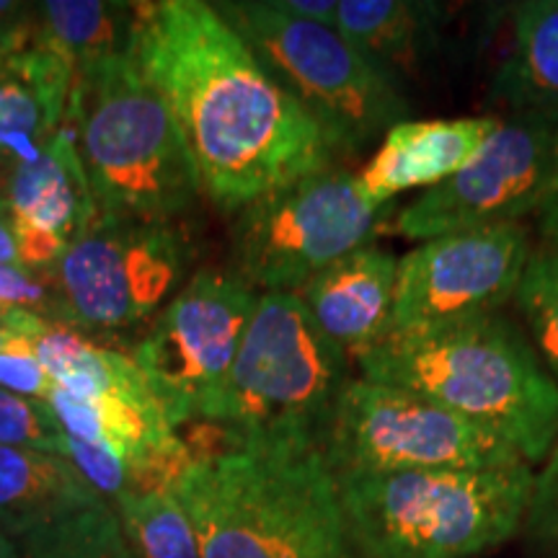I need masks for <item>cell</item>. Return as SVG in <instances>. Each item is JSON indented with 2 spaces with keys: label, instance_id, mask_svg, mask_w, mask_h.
Masks as SVG:
<instances>
[{
  "label": "cell",
  "instance_id": "e0dca14e",
  "mask_svg": "<svg viewBox=\"0 0 558 558\" xmlns=\"http://www.w3.org/2000/svg\"><path fill=\"white\" fill-rule=\"evenodd\" d=\"M399 259L380 246H362L311 279L295 295L333 344L357 360L393 329Z\"/></svg>",
  "mask_w": 558,
  "mask_h": 558
},
{
  "label": "cell",
  "instance_id": "836d02e7",
  "mask_svg": "<svg viewBox=\"0 0 558 558\" xmlns=\"http://www.w3.org/2000/svg\"><path fill=\"white\" fill-rule=\"evenodd\" d=\"M0 558H19V543L0 533Z\"/></svg>",
  "mask_w": 558,
  "mask_h": 558
},
{
  "label": "cell",
  "instance_id": "d4e9b609",
  "mask_svg": "<svg viewBox=\"0 0 558 558\" xmlns=\"http://www.w3.org/2000/svg\"><path fill=\"white\" fill-rule=\"evenodd\" d=\"M65 437L50 403L0 388V445L62 456Z\"/></svg>",
  "mask_w": 558,
  "mask_h": 558
},
{
  "label": "cell",
  "instance_id": "4fadbf2b",
  "mask_svg": "<svg viewBox=\"0 0 558 558\" xmlns=\"http://www.w3.org/2000/svg\"><path fill=\"white\" fill-rule=\"evenodd\" d=\"M530 251L522 222L422 241L399 259L390 333H418L497 313L514 300Z\"/></svg>",
  "mask_w": 558,
  "mask_h": 558
},
{
  "label": "cell",
  "instance_id": "44dd1931",
  "mask_svg": "<svg viewBox=\"0 0 558 558\" xmlns=\"http://www.w3.org/2000/svg\"><path fill=\"white\" fill-rule=\"evenodd\" d=\"M37 19L54 47L73 62L75 73L90 62L128 52L130 3L99 0H47L37 5Z\"/></svg>",
  "mask_w": 558,
  "mask_h": 558
},
{
  "label": "cell",
  "instance_id": "9a60e30c",
  "mask_svg": "<svg viewBox=\"0 0 558 558\" xmlns=\"http://www.w3.org/2000/svg\"><path fill=\"white\" fill-rule=\"evenodd\" d=\"M0 202L16 239L19 264L29 271L52 269L88 233L96 207L68 124L37 160L11 173Z\"/></svg>",
  "mask_w": 558,
  "mask_h": 558
},
{
  "label": "cell",
  "instance_id": "7a4b0ae2",
  "mask_svg": "<svg viewBox=\"0 0 558 558\" xmlns=\"http://www.w3.org/2000/svg\"><path fill=\"white\" fill-rule=\"evenodd\" d=\"M181 439L192 463L173 497L199 558H360L316 439L239 437L207 422Z\"/></svg>",
  "mask_w": 558,
  "mask_h": 558
},
{
  "label": "cell",
  "instance_id": "5b68a950",
  "mask_svg": "<svg viewBox=\"0 0 558 558\" xmlns=\"http://www.w3.org/2000/svg\"><path fill=\"white\" fill-rule=\"evenodd\" d=\"M533 465L337 478L360 558H473L518 535Z\"/></svg>",
  "mask_w": 558,
  "mask_h": 558
},
{
  "label": "cell",
  "instance_id": "3957f363",
  "mask_svg": "<svg viewBox=\"0 0 558 558\" xmlns=\"http://www.w3.org/2000/svg\"><path fill=\"white\" fill-rule=\"evenodd\" d=\"M360 378L427 396L505 437L530 465L558 442V383L505 316L388 333L354 360Z\"/></svg>",
  "mask_w": 558,
  "mask_h": 558
},
{
  "label": "cell",
  "instance_id": "ba28073f",
  "mask_svg": "<svg viewBox=\"0 0 558 558\" xmlns=\"http://www.w3.org/2000/svg\"><path fill=\"white\" fill-rule=\"evenodd\" d=\"M320 450L333 478L525 463L497 432L414 390L365 378L341 390Z\"/></svg>",
  "mask_w": 558,
  "mask_h": 558
},
{
  "label": "cell",
  "instance_id": "4316f807",
  "mask_svg": "<svg viewBox=\"0 0 558 558\" xmlns=\"http://www.w3.org/2000/svg\"><path fill=\"white\" fill-rule=\"evenodd\" d=\"M68 435V432H65ZM70 463L78 469L90 486L101 494L104 499H117L120 494L128 492L130 486V473L128 465L120 458L111 456L109 450L94 448V445L81 442L75 437H65V450H62Z\"/></svg>",
  "mask_w": 558,
  "mask_h": 558
},
{
  "label": "cell",
  "instance_id": "7c38bea8",
  "mask_svg": "<svg viewBox=\"0 0 558 558\" xmlns=\"http://www.w3.org/2000/svg\"><path fill=\"white\" fill-rule=\"evenodd\" d=\"M558 181V117H509L463 171L422 192L393 218L396 235L429 241L538 213Z\"/></svg>",
  "mask_w": 558,
  "mask_h": 558
},
{
  "label": "cell",
  "instance_id": "484cf974",
  "mask_svg": "<svg viewBox=\"0 0 558 558\" xmlns=\"http://www.w3.org/2000/svg\"><path fill=\"white\" fill-rule=\"evenodd\" d=\"M522 530L543 546L558 548V442L535 473Z\"/></svg>",
  "mask_w": 558,
  "mask_h": 558
},
{
  "label": "cell",
  "instance_id": "83f0119b",
  "mask_svg": "<svg viewBox=\"0 0 558 558\" xmlns=\"http://www.w3.org/2000/svg\"><path fill=\"white\" fill-rule=\"evenodd\" d=\"M32 311L37 316L54 320V295L50 282H41L29 269L0 264V313Z\"/></svg>",
  "mask_w": 558,
  "mask_h": 558
},
{
  "label": "cell",
  "instance_id": "7402d4cb",
  "mask_svg": "<svg viewBox=\"0 0 558 558\" xmlns=\"http://www.w3.org/2000/svg\"><path fill=\"white\" fill-rule=\"evenodd\" d=\"M114 505L140 558H199L192 522L173 492L120 494Z\"/></svg>",
  "mask_w": 558,
  "mask_h": 558
},
{
  "label": "cell",
  "instance_id": "cb8c5ba5",
  "mask_svg": "<svg viewBox=\"0 0 558 558\" xmlns=\"http://www.w3.org/2000/svg\"><path fill=\"white\" fill-rule=\"evenodd\" d=\"M514 303L525 318L541 357L548 362L550 375L558 383V248L546 243L530 251Z\"/></svg>",
  "mask_w": 558,
  "mask_h": 558
},
{
  "label": "cell",
  "instance_id": "30bf717a",
  "mask_svg": "<svg viewBox=\"0 0 558 558\" xmlns=\"http://www.w3.org/2000/svg\"><path fill=\"white\" fill-rule=\"evenodd\" d=\"M190 259V241L171 222L96 220L45 269L54 324L94 333L135 329L177 295Z\"/></svg>",
  "mask_w": 558,
  "mask_h": 558
},
{
  "label": "cell",
  "instance_id": "f546056e",
  "mask_svg": "<svg viewBox=\"0 0 558 558\" xmlns=\"http://www.w3.org/2000/svg\"><path fill=\"white\" fill-rule=\"evenodd\" d=\"M279 11L290 13V16L311 21V24L329 26L333 29L337 21V3L339 0H271Z\"/></svg>",
  "mask_w": 558,
  "mask_h": 558
},
{
  "label": "cell",
  "instance_id": "d6986e66",
  "mask_svg": "<svg viewBox=\"0 0 558 558\" xmlns=\"http://www.w3.org/2000/svg\"><path fill=\"white\" fill-rule=\"evenodd\" d=\"M101 505L107 499L68 458L0 445V533L13 543Z\"/></svg>",
  "mask_w": 558,
  "mask_h": 558
},
{
  "label": "cell",
  "instance_id": "52a82bcc",
  "mask_svg": "<svg viewBox=\"0 0 558 558\" xmlns=\"http://www.w3.org/2000/svg\"><path fill=\"white\" fill-rule=\"evenodd\" d=\"M213 5L337 153L365 150L393 124L409 120L399 83L369 65L329 26L290 16L271 0Z\"/></svg>",
  "mask_w": 558,
  "mask_h": 558
},
{
  "label": "cell",
  "instance_id": "603a6c76",
  "mask_svg": "<svg viewBox=\"0 0 558 558\" xmlns=\"http://www.w3.org/2000/svg\"><path fill=\"white\" fill-rule=\"evenodd\" d=\"M19 558H137L117 509L107 505L41 527L21 541Z\"/></svg>",
  "mask_w": 558,
  "mask_h": 558
},
{
  "label": "cell",
  "instance_id": "4dcf8cb0",
  "mask_svg": "<svg viewBox=\"0 0 558 558\" xmlns=\"http://www.w3.org/2000/svg\"><path fill=\"white\" fill-rule=\"evenodd\" d=\"M535 215H538L541 233L546 235L548 246L558 248V181L554 184V190L548 192V197L543 199V205Z\"/></svg>",
  "mask_w": 558,
  "mask_h": 558
},
{
  "label": "cell",
  "instance_id": "ac0fdd59",
  "mask_svg": "<svg viewBox=\"0 0 558 558\" xmlns=\"http://www.w3.org/2000/svg\"><path fill=\"white\" fill-rule=\"evenodd\" d=\"M448 9L432 0H339L333 32L399 83L439 50Z\"/></svg>",
  "mask_w": 558,
  "mask_h": 558
},
{
  "label": "cell",
  "instance_id": "d590c367",
  "mask_svg": "<svg viewBox=\"0 0 558 558\" xmlns=\"http://www.w3.org/2000/svg\"><path fill=\"white\" fill-rule=\"evenodd\" d=\"M11 24H13V21H11ZM5 26H9V24H5ZM5 26H0V32H3V29H5Z\"/></svg>",
  "mask_w": 558,
  "mask_h": 558
},
{
  "label": "cell",
  "instance_id": "8fae6325",
  "mask_svg": "<svg viewBox=\"0 0 558 558\" xmlns=\"http://www.w3.org/2000/svg\"><path fill=\"white\" fill-rule=\"evenodd\" d=\"M259 292L233 271L199 269L132 349L171 427L202 422L220 393Z\"/></svg>",
  "mask_w": 558,
  "mask_h": 558
},
{
  "label": "cell",
  "instance_id": "9c48e42d",
  "mask_svg": "<svg viewBox=\"0 0 558 558\" xmlns=\"http://www.w3.org/2000/svg\"><path fill=\"white\" fill-rule=\"evenodd\" d=\"M388 213L362 199L357 173L337 166L311 173L235 213L233 275L256 292H298L373 243Z\"/></svg>",
  "mask_w": 558,
  "mask_h": 558
},
{
  "label": "cell",
  "instance_id": "8992f818",
  "mask_svg": "<svg viewBox=\"0 0 558 558\" xmlns=\"http://www.w3.org/2000/svg\"><path fill=\"white\" fill-rule=\"evenodd\" d=\"M349 365V354L318 329L295 292H262L202 422L239 437H305L320 445L352 380Z\"/></svg>",
  "mask_w": 558,
  "mask_h": 558
},
{
  "label": "cell",
  "instance_id": "e575fe53",
  "mask_svg": "<svg viewBox=\"0 0 558 558\" xmlns=\"http://www.w3.org/2000/svg\"><path fill=\"white\" fill-rule=\"evenodd\" d=\"M5 347H9V337H5V329H3V324H0V352H3Z\"/></svg>",
  "mask_w": 558,
  "mask_h": 558
},
{
  "label": "cell",
  "instance_id": "ffe728a7",
  "mask_svg": "<svg viewBox=\"0 0 558 558\" xmlns=\"http://www.w3.org/2000/svg\"><path fill=\"white\" fill-rule=\"evenodd\" d=\"M488 96L512 117H558V0L514 5L512 41Z\"/></svg>",
  "mask_w": 558,
  "mask_h": 558
},
{
  "label": "cell",
  "instance_id": "1f68e13d",
  "mask_svg": "<svg viewBox=\"0 0 558 558\" xmlns=\"http://www.w3.org/2000/svg\"><path fill=\"white\" fill-rule=\"evenodd\" d=\"M0 264H13V267H21L16 239H13L9 220H5L3 202H0Z\"/></svg>",
  "mask_w": 558,
  "mask_h": 558
},
{
  "label": "cell",
  "instance_id": "2e32d148",
  "mask_svg": "<svg viewBox=\"0 0 558 558\" xmlns=\"http://www.w3.org/2000/svg\"><path fill=\"white\" fill-rule=\"evenodd\" d=\"M501 117H458V120H403L393 124L357 173L362 199L388 209L409 190L445 184L481 156L497 135Z\"/></svg>",
  "mask_w": 558,
  "mask_h": 558
},
{
  "label": "cell",
  "instance_id": "5bb4252c",
  "mask_svg": "<svg viewBox=\"0 0 558 558\" xmlns=\"http://www.w3.org/2000/svg\"><path fill=\"white\" fill-rule=\"evenodd\" d=\"M75 68L47 37L37 5L0 32V192L62 130Z\"/></svg>",
  "mask_w": 558,
  "mask_h": 558
},
{
  "label": "cell",
  "instance_id": "6da1fadb",
  "mask_svg": "<svg viewBox=\"0 0 558 558\" xmlns=\"http://www.w3.org/2000/svg\"><path fill=\"white\" fill-rule=\"evenodd\" d=\"M128 58L171 109L202 197L226 213L331 169L337 150L202 0L130 3Z\"/></svg>",
  "mask_w": 558,
  "mask_h": 558
},
{
  "label": "cell",
  "instance_id": "f1b7e54d",
  "mask_svg": "<svg viewBox=\"0 0 558 558\" xmlns=\"http://www.w3.org/2000/svg\"><path fill=\"white\" fill-rule=\"evenodd\" d=\"M0 388L26 399H50L54 383L32 352H0Z\"/></svg>",
  "mask_w": 558,
  "mask_h": 558
},
{
  "label": "cell",
  "instance_id": "277c9868",
  "mask_svg": "<svg viewBox=\"0 0 558 558\" xmlns=\"http://www.w3.org/2000/svg\"><path fill=\"white\" fill-rule=\"evenodd\" d=\"M62 124L75 135L96 220L171 222L202 197L171 109L128 52L75 73Z\"/></svg>",
  "mask_w": 558,
  "mask_h": 558
},
{
  "label": "cell",
  "instance_id": "d6a6232c",
  "mask_svg": "<svg viewBox=\"0 0 558 558\" xmlns=\"http://www.w3.org/2000/svg\"><path fill=\"white\" fill-rule=\"evenodd\" d=\"M26 9L32 5H21V3H9V0H0V26L11 24V21L21 19L26 13Z\"/></svg>",
  "mask_w": 558,
  "mask_h": 558
}]
</instances>
